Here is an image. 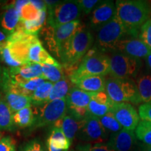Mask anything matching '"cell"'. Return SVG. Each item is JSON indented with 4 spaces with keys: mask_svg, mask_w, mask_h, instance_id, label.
I'll list each match as a JSON object with an SVG mask.
<instances>
[{
    "mask_svg": "<svg viewBox=\"0 0 151 151\" xmlns=\"http://www.w3.org/2000/svg\"><path fill=\"white\" fill-rule=\"evenodd\" d=\"M151 7L141 0H118L116 1V16L127 29L128 36L137 37L141 27L149 20Z\"/></svg>",
    "mask_w": 151,
    "mask_h": 151,
    "instance_id": "obj_1",
    "label": "cell"
},
{
    "mask_svg": "<svg viewBox=\"0 0 151 151\" xmlns=\"http://www.w3.org/2000/svg\"><path fill=\"white\" fill-rule=\"evenodd\" d=\"M93 41L92 32L82 24L78 32L62 47L59 58L69 73V76L76 70L81 60L89 52Z\"/></svg>",
    "mask_w": 151,
    "mask_h": 151,
    "instance_id": "obj_2",
    "label": "cell"
},
{
    "mask_svg": "<svg viewBox=\"0 0 151 151\" xmlns=\"http://www.w3.org/2000/svg\"><path fill=\"white\" fill-rule=\"evenodd\" d=\"M110 71V58L96 48H93L89 50L86 56L81 60L72 74L69 76L71 83L78 79L88 76H103L109 74Z\"/></svg>",
    "mask_w": 151,
    "mask_h": 151,
    "instance_id": "obj_3",
    "label": "cell"
},
{
    "mask_svg": "<svg viewBox=\"0 0 151 151\" xmlns=\"http://www.w3.org/2000/svg\"><path fill=\"white\" fill-rule=\"evenodd\" d=\"M105 92L114 103L142 102L135 81L131 78H109L106 81Z\"/></svg>",
    "mask_w": 151,
    "mask_h": 151,
    "instance_id": "obj_4",
    "label": "cell"
},
{
    "mask_svg": "<svg viewBox=\"0 0 151 151\" xmlns=\"http://www.w3.org/2000/svg\"><path fill=\"white\" fill-rule=\"evenodd\" d=\"M38 39L37 35L26 34L21 39L8 41L6 48L0 52L1 59L10 67H18L29 63V48Z\"/></svg>",
    "mask_w": 151,
    "mask_h": 151,
    "instance_id": "obj_5",
    "label": "cell"
},
{
    "mask_svg": "<svg viewBox=\"0 0 151 151\" xmlns=\"http://www.w3.org/2000/svg\"><path fill=\"white\" fill-rule=\"evenodd\" d=\"M128 36L127 29L116 16L97 31L95 47L102 52H115L116 45L121 39Z\"/></svg>",
    "mask_w": 151,
    "mask_h": 151,
    "instance_id": "obj_6",
    "label": "cell"
},
{
    "mask_svg": "<svg viewBox=\"0 0 151 151\" xmlns=\"http://www.w3.org/2000/svg\"><path fill=\"white\" fill-rule=\"evenodd\" d=\"M81 11L78 1H59L54 6L48 9L47 25L56 28L62 24L78 20Z\"/></svg>",
    "mask_w": 151,
    "mask_h": 151,
    "instance_id": "obj_7",
    "label": "cell"
},
{
    "mask_svg": "<svg viewBox=\"0 0 151 151\" xmlns=\"http://www.w3.org/2000/svg\"><path fill=\"white\" fill-rule=\"evenodd\" d=\"M110 58V71L112 78H131L136 77L141 67L140 60L119 52H113Z\"/></svg>",
    "mask_w": 151,
    "mask_h": 151,
    "instance_id": "obj_8",
    "label": "cell"
},
{
    "mask_svg": "<svg viewBox=\"0 0 151 151\" xmlns=\"http://www.w3.org/2000/svg\"><path fill=\"white\" fill-rule=\"evenodd\" d=\"M67 106L66 99L50 101L41 106L39 112H35L36 119L32 129L53 124L66 115ZM31 127V128H32Z\"/></svg>",
    "mask_w": 151,
    "mask_h": 151,
    "instance_id": "obj_9",
    "label": "cell"
},
{
    "mask_svg": "<svg viewBox=\"0 0 151 151\" xmlns=\"http://www.w3.org/2000/svg\"><path fill=\"white\" fill-rule=\"evenodd\" d=\"M78 137L88 143H104L108 141L110 136L104 128L99 118L88 115L81 120Z\"/></svg>",
    "mask_w": 151,
    "mask_h": 151,
    "instance_id": "obj_10",
    "label": "cell"
},
{
    "mask_svg": "<svg viewBox=\"0 0 151 151\" xmlns=\"http://www.w3.org/2000/svg\"><path fill=\"white\" fill-rule=\"evenodd\" d=\"M92 93L73 87L69 90L67 97V111L71 116L78 120H82L88 116V107Z\"/></svg>",
    "mask_w": 151,
    "mask_h": 151,
    "instance_id": "obj_11",
    "label": "cell"
},
{
    "mask_svg": "<svg viewBox=\"0 0 151 151\" xmlns=\"http://www.w3.org/2000/svg\"><path fill=\"white\" fill-rule=\"evenodd\" d=\"M111 112L123 129L134 131L140 122V116L129 103H113Z\"/></svg>",
    "mask_w": 151,
    "mask_h": 151,
    "instance_id": "obj_12",
    "label": "cell"
},
{
    "mask_svg": "<svg viewBox=\"0 0 151 151\" xmlns=\"http://www.w3.org/2000/svg\"><path fill=\"white\" fill-rule=\"evenodd\" d=\"M115 52H121L140 60L141 58H146L151 50L139 38L125 37L116 45Z\"/></svg>",
    "mask_w": 151,
    "mask_h": 151,
    "instance_id": "obj_13",
    "label": "cell"
},
{
    "mask_svg": "<svg viewBox=\"0 0 151 151\" xmlns=\"http://www.w3.org/2000/svg\"><path fill=\"white\" fill-rule=\"evenodd\" d=\"M106 144L115 151H139V148L134 132L125 129L111 134Z\"/></svg>",
    "mask_w": 151,
    "mask_h": 151,
    "instance_id": "obj_14",
    "label": "cell"
},
{
    "mask_svg": "<svg viewBox=\"0 0 151 151\" xmlns=\"http://www.w3.org/2000/svg\"><path fill=\"white\" fill-rule=\"evenodd\" d=\"M116 16V4L113 1H101L92 11L90 17V26L99 30Z\"/></svg>",
    "mask_w": 151,
    "mask_h": 151,
    "instance_id": "obj_15",
    "label": "cell"
},
{
    "mask_svg": "<svg viewBox=\"0 0 151 151\" xmlns=\"http://www.w3.org/2000/svg\"><path fill=\"white\" fill-rule=\"evenodd\" d=\"M113 103L105 91L92 93L88 107V115L101 118L110 112Z\"/></svg>",
    "mask_w": 151,
    "mask_h": 151,
    "instance_id": "obj_16",
    "label": "cell"
},
{
    "mask_svg": "<svg viewBox=\"0 0 151 151\" xmlns=\"http://www.w3.org/2000/svg\"><path fill=\"white\" fill-rule=\"evenodd\" d=\"M20 22V15L15 8L14 3L5 6L0 14V29L9 36L16 31Z\"/></svg>",
    "mask_w": 151,
    "mask_h": 151,
    "instance_id": "obj_17",
    "label": "cell"
},
{
    "mask_svg": "<svg viewBox=\"0 0 151 151\" xmlns=\"http://www.w3.org/2000/svg\"><path fill=\"white\" fill-rule=\"evenodd\" d=\"M106 81L103 76H88L78 79L73 84L79 89L90 93L104 92Z\"/></svg>",
    "mask_w": 151,
    "mask_h": 151,
    "instance_id": "obj_18",
    "label": "cell"
},
{
    "mask_svg": "<svg viewBox=\"0 0 151 151\" xmlns=\"http://www.w3.org/2000/svg\"><path fill=\"white\" fill-rule=\"evenodd\" d=\"M81 125V120H76L71 115H65L53 124V127L61 129L71 142L78 134Z\"/></svg>",
    "mask_w": 151,
    "mask_h": 151,
    "instance_id": "obj_19",
    "label": "cell"
},
{
    "mask_svg": "<svg viewBox=\"0 0 151 151\" xmlns=\"http://www.w3.org/2000/svg\"><path fill=\"white\" fill-rule=\"evenodd\" d=\"M29 62L40 64H50V65H58L59 62L55 60L47 50L43 48L42 43L39 39L32 45L29 52Z\"/></svg>",
    "mask_w": 151,
    "mask_h": 151,
    "instance_id": "obj_20",
    "label": "cell"
},
{
    "mask_svg": "<svg viewBox=\"0 0 151 151\" xmlns=\"http://www.w3.org/2000/svg\"><path fill=\"white\" fill-rule=\"evenodd\" d=\"M9 71L22 77L24 79H33L36 78H43L41 65L35 62L29 63L18 67H9Z\"/></svg>",
    "mask_w": 151,
    "mask_h": 151,
    "instance_id": "obj_21",
    "label": "cell"
},
{
    "mask_svg": "<svg viewBox=\"0 0 151 151\" xmlns=\"http://www.w3.org/2000/svg\"><path fill=\"white\" fill-rule=\"evenodd\" d=\"M4 99L13 113L22 110L27 107L32 106L31 97L29 96L20 95L12 92H4Z\"/></svg>",
    "mask_w": 151,
    "mask_h": 151,
    "instance_id": "obj_22",
    "label": "cell"
},
{
    "mask_svg": "<svg viewBox=\"0 0 151 151\" xmlns=\"http://www.w3.org/2000/svg\"><path fill=\"white\" fill-rule=\"evenodd\" d=\"M14 113L11 110L4 98L0 97V130L14 131L16 129L13 118Z\"/></svg>",
    "mask_w": 151,
    "mask_h": 151,
    "instance_id": "obj_23",
    "label": "cell"
},
{
    "mask_svg": "<svg viewBox=\"0 0 151 151\" xmlns=\"http://www.w3.org/2000/svg\"><path fill=\"white\" fill-rule=\"evenodd\" d=\"M15 125L20 128L32 127L35 124L36 114L31 106L17 111L13 115Z\"/></svg>",
    "mask_w": 151,
    "mask_h": 151,
    "instance_id": "obj_24",
    "label": "cell"
},
{
    "mask_svg": "<svg viewBox=\"0 0 151 151\" xmlns=\"http://www.w3.org/2000/svg\"><path fill=\"white\" fill-rule=\"evenodd\" d=\"M141 101L144 104L151 102V74L143 73L136 81Z\"/></svg>",
    "mask_w": 151,
    "mask_h": 151,
    "instance_id": "obj_25",
    "label": "cell"
},
{
    "mask_svg": "<svg viewBox=\"0 0 151 151\" xmlns=\"http://www.w3.org/2000/svg\"><path fill=\"white\" fill-rule=\"evenodd\" d=\"M54 83L50 81H45L41 86L36 90L33 94H32L31 101L32 105L36 106H41L45 104L48 102V99L50 97V92H51Z\"/></svg>",
    "mask_w": 151,
    "mask_h": 151,
    "instance_id": "obj_26",
    "label": "cell"
},
{
    "mask_svg": "<svg viewBox=\"0 0 151 151\" xmlns=\"http://www.w3.org/2000/svg\"><path fill=\"white\" fill-rule=\"evenodd\" d=\"M46 143H49L57 149L67 151L69 150L71 144V141L67 139L62 130L59 128L54 127L50 132Z\"/></svg>",
    "mask_w": 151,
    "mask_h": 151,
    "instance_id": "obj_27",
    "label": "cell"
},
{
    "mask_svg": "<svg viewBox=\"0 0 151 151\" xmlns=\"http://www.w3.org/2000/svg\"><path fill=\"white\" fill-rule=\"evenodd\" d=\"M70 83H71L70 80L67 77L65 76L62 80L54 83L51 92H50L48 102L54 101V100L66 99L71 89Z\"/></svg>",
    "mask_w": 151,
    "mask_h": 151,
    "instance_id": "obj_28",
    "label": "cell"
},
{
    "mask_svg": "<svg viewBox=\"0 0 151 151\" xmlns=\"http://www.w3.org/2000/svg\"><path fill=\"white\" fill-rule=\"evenodd\" d=\"M42 67L43 77L45 80H48L52 83H55L65 77L60 64L58 65H50V64H43Z\"/></svg>",
    "mask_w": 151,
    "mask_h": 151,
    "instance_id": "obj_29",
    "label": "cell"
},
{
    "mask_svg": "<svg viewBox=\"0 0 151 151\" xmlns=\"http://www.w3.org/2000/svg\"><path fill=\"white\" fill-rule=\"evenodd\" d=\"M47 10H41L39 18L34 21L22 22L24 31L29 35H36L42 29L46 21Z\"/></svg>",
    "mask_w": 151,
    "mask_h": 151,
    "instance_id": "obj_30",
    "label": "cell"
},
{
    "mask_svg": "<svg viewBox=\"0 0 151 151\" xmlns=\"http://www.w3.org/2000/svg\"><path fill=\"white\" fill-rule=\"evenodd\" d=\"M41 10L37 9L32 1H27L20 9L19 15L20 20L22 22L34 21L39 18Z\"/></svg>",
    "mask_w": 151,
    "mask_h": 151,
    "instance_id": "obj_31",
    "label": "cell"
},
{
    "mask_svg": "<svg viewBox=\"0 0 151 151\" xmlns=\"http://www.w3.org/2000/svg\"><path fill=\"white\" fill-rule=\"evenodd\" d=\"M135 135L138 140L147 146H151V122L140 121L135 129Z\"/></svg>",
    "mask_w": 151,
    "mask_h": 151,
    "instance_id": "obj_32",
    "label": "cell"
},
{
    "mask_svg": "<svg viewBox=\"0 0 151 151\" xmlns=\"http://www.w3.org/2000/svg\"><path fill=\"white\" fill-rule=\"evenodd\" d=\"M99 120L104 128L111 134H116L123 129L111 111L106 113L105 116L99 118Z\"/></svg>",
    "mask_w": 151,
    "mask_h": 151,
    "instance_id": "obj_33",
    "label": "cell"
},
{
    "mask_svg": "<svg viewBox=\"0 0 151 151\" xmlns=\"http://www.w3.org/2000/svg\"><path fill=\"white\" fill-rule=\"evenodd\" d=\"M139 37L151 50V20L150 19L141 27Z\"/></svg>",
    "mask_w": 151,
    "mask_h": 151,
    "instance_id": "obj_34",
    "label": "cell"
},
{
    "mask_svg": "<svg viewBox=\"0 0 151 151\" xmlns=\"http://www.w3.org/2000/svg\"><path fill=\"white\" fill-rule=\"evenodd\" d=\"M79 151H115L106 143H86L76 147Z\"/></svg>",
    "mask_w": 151,
    "mask_h": 151,
    "instance_id": "obj_35",
    "label": "cell"
},
{
    "mask_svg": "<svg viewBox=\"0 0 151 151\" xmlns=\"http://www.w3.org/2000/svg\"><path fill=\"white\" fill-rule=\"evenodd\" d=\"M78 2L82 12L86 15H88L92 12L93 9H95L101 1L98 0H79Z\"/></svg>",
    "mask_w": 151,
    "mask_h": 151,
    "instance_id": "obj_36",
    "label": "cell"
},
{
    "mask_svg": "<svg viewBox=\"0 0 151 151\" xmlns=\"http://www.w3.org/2000/svg\"><path fill=\"white\" fill-rule=\"evenodd\" d=\"M0 151H16V142L10 136H6L0 140Z\"/></svg>",
    "mask_w": 151,
    "mask_h": 151,
    "instance_id": "obj_37",
    "label": "cell"
},
{
    "mask_svg": "<svg viewBox=\"0 0 151 151\" xmlns=\"http://www.w3.org/2000/svg\"><path fill=\"white\" fill-rule=\"evenodd\" d=\"M22 151H47V150L39 140L34 139L26 143Z\"/></svg>",
    "mask_w": 151,
    "mask_h": 151,
    "instance_id": "obj_38",
    "label": "cell"
},
{
    "mask_svg": "<svg viewBox=\"0 0 151 151\" xmlns=\"http://www.w3.org/2000/svg\"><path fill=\"white\" fill-rule=\"evenodd\" d=\"M139 114L141 120L151 122V102L141 104L139 106Z\"/></svg>",
    "mask_w": 151,
    "mask_h": 151,
    "instance_id": "obj_39",
    "label": "cell"
},
{
    "mask_svg": "<svg viewBox=\"0 0 151 151\" xmlns=\"http://www.w3.org/2000/svg\"><path fill=\"white\" fill-rule=\"evenodd\" d=\"M8 38L9 36L6 35L2 30L0 29V52L6 48L8 45Z\"/></svg>",
    "mask_w": 151,
    "mask_h": 151,
    "instance_id": "obj_40",
    "label": "cell"
},
{
    "mask_svg": "<svg viewBox=\"0 0 151 151\" xmlns=\"http://www.w3.org/2000/svg\"><path fill=\"white\" fill-rule=\"evenodd\" d=\"M32 3L36 6L39 10H47V6L44 1H32Z\"/></svg>",
    "mask_w": 151,
    "mask_h": 151,
    "instance_id": "obj_41",
    "label": "cell"
},
{
    "mask_svg": "<svg viewBox=\"0 0 151 151\" xmlns=\"http://www.w3.org/2000/svg\"><path fill=\"white\" fill-rule=\"evenodd\" d=\"M139 151H151V146H147L143 143H139Z\"/></svg>",
    "mask_w": 151,
    "mask_h": 151,
    "instance_id": "obj_42",
    "label": "cell"
},
{
    "mask_svg": "<svg viewBox=\"0 0 151 151\" xmlns=\"http://www.w3.org/2000/svg\"><path fill=\"white\" fill-rule=\"evenodd\" d=\"M46 147H47V151H67V150H60V149H57L55 148H54L53 146H51L49 143H46Z\"/></svg>",
    "mask_w": 151,
    "mask_h": 151,
    "instance_id": "obj_43",
    "label": "cell"
},
{
    "mask_svg": "<svg viewBox=\"0 0 151 151\" xmlns=\"http://www.w3.org/2000/svg\"><path fill=\"white\" fill-rule=\"evenodd\" d=\"M146 61L149 70L151 71V52L147 56V58H146Z\"/></svg>",
    "mask_w": 151,
    "mask_h": 151,
    "instance_id": "obj_44",
    "label": "cell"
},
{
    "mask_svg": "<svg viewBox=\"0 0 151 151\" xmlns=\"http://www.w3.org/2000/svg\"><path fill=\"white\" fill-rule=\"evenodd\" d=\"M1 79H2V69H1V67L0 66V97H1Z\"/></svg>",
    "mask_w": 151,
    "mask_h": 151,
    "instance_id": "obj_45",
    "label": "cell"
},
{
    "mask_svg": "<svg viewBox=\"0 0 151 151\" xmlns=\"http://www.w3.org/2000/svg\"><path fill=\"white\" fill-rule=\"evenodd\" d=\"M1 134H0V140H1Z\"/></svg>",
    "mask_w": 151,
    "mask_h": 151,
    "instance_id": "obj_46",
    "label": "cell"
},
{
    "mask_svg": "<svg viewBox=\"0 0 151 151\" xmlns=\"http://www.w3.org/2000/svg\"><path fill=\"white\" fill-rule=\"evenodd\" d=\"M71 151H79V150H71Z\"/></svg>",
    "mask_w": 151,
    "mask_h": 151,
    "instance_id": "obj_47",
    "label": "cell"
}]
</instances>
